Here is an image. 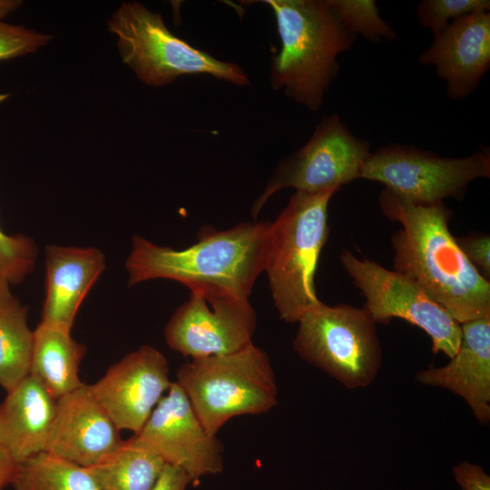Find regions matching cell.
<instances>
[{
	"label": "cell",
	"mask_w": 490,
	"mask_h": 490,
	"mask_svg": "<svg viewBox=\"0 0 490 490\" xmlns=\"http://www.w3.org/2000/svg\"><path fill=\"white\" fill-rule=\"evenodd\" d=\"M19 0H0V21L22 5Z\"/></svg>",
	"instance_id": "cell-31"
},
{
	"label": "cell",
	"mask_w": 490,
	"mask_h": 490,
	"mask_svg": "<svg viewBox=\"0 0 490 490\" xmlns=\"http://www.w3.org/2000/svg\"><path fill=\"white\" fill-rule=\"evenodd\" d=\"M176 382L213 436L230 418L263 414L278 403L270 358L253 342L234 353L191 358L179 368Z\"/></svg>",
	"instance_id": "cell-5"
},
{
	"label": "cell",
	"mask_w": 490,
	"mask_h": 490,
	"mask_svg": "<svg viewBox=\"0 0 490 490\" xmlns=\"http://www.w3.org/2000/svg\"><path fill=\"white\" fill-rule=\"evenodd\" d=\"M85 352L71 330L40 322L34 330L30 374L57 400L83 385L78 371Z\"/></svg>",
	"instance_id": "cell-19"
},
{
	"label": "cell",
	"mask_w": 490,
	"mask_h": 490,
	"mask_svg": "<svg viewBox=\"0 0 490 490\" xmlns=\"http://www.w3.org/2000/svg\"><path fill=\"white\" fill-rule=\"evenodd\" d=\"M490 177V151L441 157L415 146L390 143L370 153L359 179L374 181L416 204H434L446 198L463 200L474 180Z\"/></svg>",
	"instance_id": "cell-8"
},
{
	"label": "cell",
	"mask_w": 490,
	"mask_h": 490,
	"mask_svg": "<svg viewBox=\"0 0 490 490\" xmlns=\"http://www.w3.org/2000/svg\"><path fill=\"white\" fill-rule=\"evenodd\" d=\"M27 310L14 296L0 309V386L7 392L30 374L34 331Z\"/></svg>",
	"instance_id": "cell-21"
},
{
	"label": "cell",
	"mask_w": 490,
	"mask_h": 490,
	"mask_svg": "<svg viewBox=\"0 0 490 490\" xmlns=\"http://www.w3.org/2000/svg\"><path fill=\"white\" fill-rule=\"evenodd\" d=\"M256 325L257 315L249 299L195 289L171 317L164 338L170 348L184 357L220 356L252 343Z\"/></svg>",
	"instance_id": "cell-11"
},
{
	"label": "cell",
	"mask_w": 490,
	"mask_h": 490,
	"mask_svg": "<svg viewBox=\"0 0 490 490\" xmlns=\"http://www.w3.org/2000/svg\"><path fill=\"white\" fill-rule=\"evenodd\" d=\"M132 443L179 467L191 481L223 470V446L211 436L177 382H172Z\"/></svg>",
	"instance_id": "cell-12"
},
{
	"label": "cell",
	"mask_w": 490,
	"mask_h": 490,
	"mask_svg": "<svg viewBox=\"0 0 490 490\" xmlns=\"http://www.w3.org/2000/svg\"><path fill=\"white\" fill-rule=\"evenodd\" d=\"M297 323L293 348L301 358L350 389L374 381L381 366V346L377 323L364 308L321 301Z\"/></svg>",
	"instance_id": "cell-7"
},
{
	"label": "cell",
	"mask_w": 490,
	"mask_h": 490,
	"mask_svg": "<svg viewBox=\"0 0 490 490\" xmlns=\"http://www.w3.org/2000/svg\"><path fill=\"white\" fill-rule=\"evenodd\" d=\"M191 482L185 472L167 464L152 490H186Z\"/></svg>",
	"instance_id": "cell-29"
},
{
	"label": "cell",
	"mask_w": 490,
	"mask_h": 490,
	"mask_svg": "<svg viewBox=\"0 0 490 490\" xmlns=\"http://www.w3.org/2000/svg\"><path fill=\"white\" fill-rule=\"evenodd\" d=\"M52 35L23 25L0 21V62L34 53L47 44Z\"/></svg>",
	"instance_id": "cell-26"
},
{
	"label": "cell",
	"mask_w": 490,
	"mask_h": 490,
	"mask_svg": "<svg viewBox=\"0 0 490 490\" xmlns=\"http://www.w3.org/2000/svg\"><path fill=\"white\" fill-rule=\"evenodd\" d=\"M489 10L488 0H424L419 3L416 15L419 25L435 35L457 18Z\"/></svg>",
	"instance_id": "cell-25"
},
{
	"label": "cell",
	"mask_w": 490,
	"mask_h": 490,
	"mask_svg": "<svg viewBox=\"0 0 490 490\" xmlns=\"http://www.w3.org/2000/svg\"><path fill=\"white\" fill-rule=\"evenodd\" d=\"M120 57L143 83L163 86L184 74H209L236 85L250 84L243 70L218 60L174 35L161 14L138 2L122 3L107 21Z\"/></svg>",
	"instance_id": "cell-6"
},
{
	"label": "cell",
	"mask_w": 490,
	"mask_h": 490,
	"mask_svg": "<svg viewBox=\"0 0 490 490\" xmlns=\"http://www.w3.org/2000/svg\"><path fill=\"white\" fill-rule=\"evenodd\" d=\"M370 153L369 142L354 135L338 114L323 117L308 142L277 166L251 206V216L256 220L269 199L282 189L317 193L359 179Z\"/></svg>",
	"instance_id": "cell-10"
},
{
	"label": "cell",
	"mask_w": 490,
	"mask_h": 490,
	"mask_svg": "<svg viewBox=\"0 0 490 490\" xmlns=\"http://www.w3.org/2000/svg\"><path fill=\"white\" fill-rule=\"evenodd\" d=\"M37 259L34 240L24 234L7 235L0 228V276L16 285L33 271Z\"/></svg>",
	"instance_id": "cell-24"
},
{
	"label": "cell",
	"mask_w": 490,
	"mask_h": 490,
	"mask_svg": "<svg viewBox=\"0 0 490 490\" xmlns=\"http://www.w3.org/2000/svg\"><path fill=\"white\" fill-rule=\"evenodd\" d=\"M171 384L166 358L143 345L112 365L89 387L116 426L136 435Z\"/></svg>",
	"instance_id": "cell-13"
},
{
	"label": "cell",
	"mask_w": 490,
	"mask_h": 490,
	"mask_svg": "<svg viewBox=\"0 0 490 490\" xmlns=\"http://www.w3.org/2000/svg\"><path fill=\"white\" fill-rule=\"evenodd\" d=\"M13 297L8 281L0 276V309Z\"/></svg>",
	"instance_id": "cell-32"
},
{
	"label": "cell",
	"mask_w": 490,
	"mask_h": 490,
	"mask_svg": "<svg viewBox=\"0 0 490 490\" xmlns=\"http://www.w3.org/2000/svg\"><path fill=\"white\" fill-rule=\"evenodd\" d=\"M384 215L399 222L391 236L394 270L417 283L460 325L490 317V282L469 262L448 228L444 201L413 203L384 189Z\"/></svg>",
	"instance_id": "cell-1"
},
{
	"label": "cell",
	"mask_w": 490,
	"mask_h": 490,
	"mask_svg": "<svg viewBox=\"0 0 490 490\" xmlns=\"http://www.w3.org/2000/svg\"><path fill=\"white\" fill-rule=\"evenodd\" d=\"M328 5L353 35L373 43L396 40V31L379 15L373 0H328Z\"/></svg>",
	"instance_id": "cell-23"
},
{
	"label": "cell",
	"mask_w": 490,
	"mask_h": 490,
	"mask_svg": "<svg viewBox=\"0 0 490 490\" xmlns=\"http://www.w3.org/2000/svg\"><path fill=\"white\" fill-rule=\"evenodd\" d=\"M17 468L18 463L0 442V490L13 484Z\"/></svg>",
	"instance_id": "cell-30"
},
{
	"label": "cell",
	"mask_w": 490,
	"mask_h": 490,
	"mask_svg": "<svg viewBox=\"0 0 490 490\" xmlns=\"http://www.w3.org/2000/svg\"><path fill=\"white\" fill-rule=\"evenodd\" d=\"M339 260L366 298L364 309L376 323L402 318L430 337L434 353L442 352L449 358L455 356L461 341V325L417 283L376 261L361 260L350 250L341 251Z\"/></svg>",
	"instance_id": "cell-9"
},
{
	"label": "cell",
	"mask_w": 490,
	"mask_h": 490,
	"mask_svg": "<svg viewBox=\"0 0 490 490\" xmlns=\"http://www.w3.org/2000/svg\"><path fill=\"white\" fill-rule=\"evenodd\" d=\"M457 352L440 368L429 366L416 375L424 385L461 397L482 424L490 420V317L461 324Z\"/></svg>",
	"instance_id": "cell-16"
},
{
	"label": "cell",
	"mask_w": 490,
	"mask_h": 490,
	"mask_svg": "<svg viewBox=\"0 0 490 490\" xmlns=\"http://www.w3.org/2000/svg\"><path fill=\"white\" fill-rule=\"evenodd\" d=\"M270 222H240L226 230L206 225L199 230L198 241L183 250L134 235L125 262L128 285L165 279L190 290H219L249 299L265 270Z\"/></svg>",
	"instance_id": "cell-2"
},
{
	"label": "cell",
	"mask_w": 490,
	"mask_h": 490,
	"mask_svg": "<svg viewBox=\"0 0 490 490\" xmlns=\"http://www.w3.org/2000/svg\"><path fill=\"white\" fill-rule=\"evenodd\" d=\"M56 399L29 374L0 406V442L19 464L46 452Z\"/></svg>",
	"instance_id": "cell-18"
},
{
	"label": "cell",
	"mask_w": 490,
	"mask_h": 490,
	"mask_svg": "<svg viewBox=\"0 0 490 490\" xmlns=\"http://www.w3.org/2000/svg\"><path fill=\"white\" fill-rule=\"evenodd\" d=\"M446 83L449 99L467 98L490 68V12L480 11L451 22L434 35L419 56Z\"/></svg>",
	"instance_id": "cell-15"
},
{
	"label": "cell",
	"mask_w": 490,
	"mask_h": 490,
	"mask_svg": "<svg viewBox=\"0 0 490 490\" xmlns=\"http://www.w3.org/2000/svg\"><path fill=\"white\" fill-rule=\"evenodd\" d=\"M120 429L93 395L89 385L56 400V415L46 452L91 467L120 447Z\"/></svg>",
	"instance_id": "cell-14"
},
{
	"label": "cell",
	"mask_w": 490,
	"mask_h": 490,
	"mask_svg": "<svg viewBox=\"0 0 490 490\" xmlns=\"http://www.w3.org/2000/svg\"><path fill=\"white\" fill-rule=\"evenodd\" d=\"M456 481L462 490H490V477L484 469L467 461L453 467Z\"/></svg>",
	"instance_id": "cell-28"
},
{
	"label": "cell",
	"mask_w": 490,
	"mask_h": 490,
	"mask_svg": "<svg viewBox=\"0 0 490 490\" xmlns=\"http://www.w3.org/2000/svg\"><path fill=\"white\" fill-rule=\"evenodd\" d=\"M15 490H102L87 467L48 452L18 464Z\"/></svg>",
	"instance_id": "cell-22"
},
{
	"label": "cell",
	"mask_w": 490,
	"mask_h": 490,
	"mask_svg": "<svg viewBox=\"0 0 490 490\" xmlns=\"http://www.w3.org/2000/svg\"><path fill=\"white\" fill-rule=\"evenodd\" d=\"M281 42L273 56L270 83L309 110H318L339 70L338 56L357 36L339 21L328 0H267Z\"/></svg>",
	"instance_id": "cell-3"
},
{
	"label": "cell",
	"mask_w": 490,
	"mask_h": 490,
	"mask_svg": "<svg viewBox=\"0 0 490 490\" xmlns=\"http://www.w3.org/2000/svg\"><path fill=\"white\" fill-rule=\"evenodd\" d=\"M42 321L71 330L84 298L105 270L97 248L48 245Z\"/></svg>",
	"instance_id": "cell-17"
},
{
	"label": "cell",
	"mask_w": 490,
	"mask_h": 490,
	"mask_svg": "<svg viewBox=\"0 0 490 490\" xmlns=\"http://www.w3.org/2000/svg\"><path fill=\"white\" fill-rule=\"evenodd\" d=\"M469 262L485 278L490 276V237L485 233H470L456 238ZM486 279V278H485Z\"/></svg>",
	"instance_id": "cell-27"
},
{
	"label": "cell",
	"mask_w": 490,
	"mask_h": 490,
	"mask_svg": "<svg viewBox=\"0 0 490 490\" xmlns=\"http://www.w3.org/2000/svg\"><path fill=\"white\" fill-rule=\"evenodd\" d=\"M166 465L128 439L111 456L87 468L102 490H152Z\"/></svg>",
	"instance_id": "cell-20"
},
{
	"label": "cell",
	"mask_w": 490,
	"mask_h": 490,
	"mask_svg": "<svg viewBox=\"0 0 490 490\" xmlns=\"http://www.w3.org/2000/svg\"><path fill=\"white\" fill-rule=\"evenodd\" d=\"M338 190L296 191L270 222L264 272L273 304L286 323H297L321 302L315 289V273L329 234L328 203Z\"/></svg>",
	"instance_id": "cell-4"
}]
</instances>
